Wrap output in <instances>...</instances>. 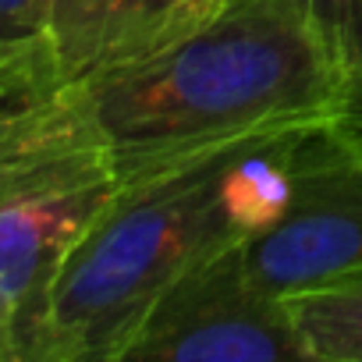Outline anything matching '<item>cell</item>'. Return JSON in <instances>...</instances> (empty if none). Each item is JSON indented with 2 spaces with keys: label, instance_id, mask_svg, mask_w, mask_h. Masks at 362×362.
<instances>
[{
  "label": "cell",
  "instance_id": "6da1fadb",
  "mask_svg": "<svg viewBox=\"0 0 362 362\" xmlns=\"http://www.w3.org/2000/svg\"><path fill=\"white\" fill-rule=\"evenodd\" d=\"M64 93L117 185L323 128L337 100L327 47L298 0H231L110 50Z\"/></svg>",
  "mask_w": 362,
  "mask_h": 362
},
{
  "label": "cell",
  "instance_id": "7a4b0ae2",
  "mask_svg": "<svg viewBox=\"0 0 362 362\" xmlns=\"http://www.w3.org/2000/svg\"><path fill=\"white\" fill-rule=\"evenodd\" d=\"M305 132L121 185L54 277L36 362H124L174 281L281 217Z\"/></svg>",
  "mask_w": 362,
  "mask_h": 362
},
{
  "label": "cell",
  "instance_id": "3957f363",
  "mask_svg": "<svg viewBox=\"0 0 362 362\" xmlns=\"http://www.w3.org/2000/svg\"><path fill=\"white\" fill-rule=\"evenodd\" d=\"M117 189L64 86L0 107V362H36L54 277Z\"/></svg>",
  "mask_w": 362,
  "mask_h": 362
},
{
  "label": "cell",
  "instance_id": "277c9868",
  "mask_svg": "<svg viewBox=\"0 0 362 362\" xmlns=\"http://www.w3.org/2000/svg\"><path fill=\"white\" fill-rule=\"evenodd\" d=\"M252 281L288 298L362 277V149L323 128L302 135L281 217L245 242Z\"/></svg>",
  "mask_w": 362,
  "mask_h": 362
},
{
  "label": "cell",
  "instance_id": "5b68a950",
  "mask_svg": "<svg viewBox=\"0 0 362 362\" xmlns=\"http://www.w3.org/2000/svg\"><path fill=\"white\" fill-rule=\"evenodd\" d=\"M124 362H309V355L288 302L252 281L238 242L167 288Z\"/></svg>",
  "mask_w": 362,
  "mask_h": 362
},
{
  "label": "cell",
  "instance_id": "8992f818",
  "mask_svg": "<svg viewBox=\"0 0 362 362\" xmlns=\"http://www.w3.org/2000/svg\"><path fill=\"white\" fill-rule=\"evenodd\" d=\"M139 18V0H43V43L61 86L86 75Z\"/></svg>",
  "mask_w": 362,
  "mask_h": 362
},
{
  "label": "cell",
  "instance_id": "52a82bcc",
  "mask_svg": "<svg viewBox=\"0 0 362 362\" xmlns=\"http://www.w3.org/2000/svg\"><path fill=\"white\" fill-rule=\"evenodd\" d=\"M334 68V114L327 132L362 149V0H298Z\"/></svg>",
  "mask_w": 362,
  "mask_h": 362
},
{
  "label": "cell",
  "instance_id": "ba28073f",
  "mask_svg": "<svg viewBox=\"0 0 362 362\" xmlns=\"http://www.w3.org/2000/svg\"><path fill=\"white\" fill-rule=\"evenodd\" d=\"M309 362H362V277L288 295Z\"/></svg>",
  "mask_w": 362,
  "mask_h": 362
},
{
  "label": "cell",
  "instance_id": "9c48e42d",
  "mask_svg": "<svg viewBox=\"0 0 362 362\" xmlns=\"http://www.w3.org/2000/svg\"><path fill=\"white\" fill-rule=\"evenodd\" d=\"M57 68L47 47H11L0 43V107L25 103L57 89Z\"/></svg>",
  "mask_w": 362,
  "mask_h": 362
},
{
  "label": "cell",
  "instance_id": "30bf717a",
  "mask_svg": "<svg viewBox=\"0 0 362 362\" xmlns=\"http://www.w3.org/2000/svg\"><path fill=\"white\" fill-rule=\"evenodd\" d=\"M231 0H139V18L132 25V33L114 43L110 50L124 47V43H139V40H149V36H160L167 29H177V25H189V22H199L214 11H221ZM107 50V54H110Z\"/></svg>",
  "mask_w": 362,
  "mask_h": 362
},
{
  "label": "cell",
  "instance_id": "8fae6325",
  "mask_svg": "<svg viewBox=\"0 0 362 362\" xmlns=\"http://www.w3.org/2000/svg\"><path fill=\"white\" fill-rule=\"evenodd\" d=\"M0 43L47 47L43 43V0H0Z\"/></svg>",
  "mask_w": 362,
  "mask_h": 362
}]
</instances>
